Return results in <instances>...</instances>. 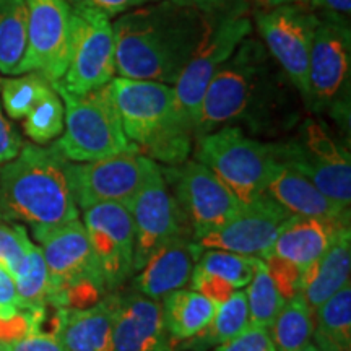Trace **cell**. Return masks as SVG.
Returning <instances> with one entry per match:
<instances>
[{
	"instance_id": "6da1fadb",
	"label": "cell",
	"mask_w": 351,
	"mask_h": 351,
	"mask_svg": "<svg viewBox=\"0 0 351 351\" xmlns=\"http://www.w3.org/2000/svg\"><path fill=\"white\" fill-rule=\"evenodd\" d=\"M208 28L200 10L171 0L132 8L112 23L116 73L174 85Z\"/></svg>"
},
{
	"instance_id": "7a4b0ae2",
	"label": "cell",
	"mask_w": 351,
	"mask_h": 351,
	"mask_svg": "<svg viewBox=\"0 0 351 351\" xmlns=\"http://www.w3.org/2000/svg\"><path fill=\"white\" fill-rule=\"evenodd\" d=\"M285 73L262 41L245 38L205 91L194 138L236 122L263 119L278 108Z\"/></svg>"
},
{
	"instance_id": "3957f363",
	"label": "cell",
	"mask_w": 351,
	"mask_h": 351,
	"mask_svg": "<svg viewBox=\"0 0 351 351\" xmlns=\"http://www.w3.org/2000/svg\"><path fill=\"white\" fill-rule=\"evenodd\" d=\"M0 219L29 225L33 236L78 219L67 160L52 145H23L0 168Z\"/></svg>"
},
{
	"instance_id": "277c9868",
	"label": "cell",
	"mask_w": 351,
	"mask_h": 351,
	"mask_svg": "<svg viewBox=\"0 0 351 351\" xmlns=\"http://www.w3.org/2000/svg\"><path fill=\"white\" fill-rule=\"evenodd\" d=\"M111 85L127 138L140 155L166 166L184 163L194 134L176 111L173 86L121 77H114Z\"/></svg>"
},
{
	"instance_id": "5b68a950",
	"label": "cell",
	"mask_w": 351,
	"mask_h": 351,
	"mask_svg": "<svg viewBox=\"0 0 351 351\" xmlns=\"http://www.w3.org/2000/svg\"><path fill=\"white\" fill-rule=\"evenodd\" d=\"M52 86L62 99L65 111L64 132L52 147L65 160L90 163L138 152L122 127L111 83L85 95L70 93L59 83H52Z\"/></svg>"
},
{
	"instance_id": "8992f818",
	"label": "cell",
	"mask_w": 351,
	"mask_h": 351,
	"mask_svg": "<svg viewBox=\"0 0 351 351\" xmlns=\"http://www.w3.org/2000/svg\"><path fill=\"white\" fill-rule=\"evenodd\" d=\"M195 161L212 171L241 205L265 194L278 160L274 143L249 137L238 125H226L195 138Z\"/></svg>"
},
{
	"instance_id": "52a82bcc",
	"label": "cell",
	"mask_w": 351,
	"mask_h": 351,
	"mask_svg": "<svg viewBox=\"0 0 351 351\" xmlns=\"http://www.w3.org/2000/svg\"><path fill=\"white\" fill-rule=\"evenodd\" d=\"M351 33L343 16H319L307 70L304 103L314 112H328L341 124L350 121Z\"/></svg>"
},
{
	"instance_id": "ba28073f",
	"label": "cell",
	"mask_w": 351,
	"mask_h": 351,
	"mask_svg": "<svg viewBox=\"0 0 351 351\" xmlns=\"http://www.w3.org/2000/svg\"><path fill=\"white\" fill-rule=\"evenodd\" d=\"M274 150L276 160L293 166L324 195L350 210V153L320 122L307 117L288 142L274 143Z\"/></svg>"
},
{
	"instance_id": "9c48e42d",
	"label": "cell",
	"mask_w": 351,
	"mask_h": 351,
	"mask_svg": "<svg viewBox=\"0 0 351 351\" xmlns=\"http://www.w3.org/2000/svg\"><path fill=\"white\" fill-rule=\"evenodd\" d=\"M252 28V20L244 13H232L215 26L210 25L205 38L176 80L173 86L176 111L192 134L210 82L231 59L239 44L251 36Z\"/></svg>"
},
{
	"instance_id": "30bf717a",
	"label": "cell",
	"mask_w": 351,
	"mask_h": 351,
	"mask_svg": "<svg viewBox=\"0 0 351 351\" xmlns=\"http://www.w3.org/2000/svg\"><path fill=\"white\" fill-rule=\"evenodd\" d=\"M116 75V41L109 16L85 3L72 5L69 65L60 86L73 95L101 88Z\"/></svg>"
},
{
	"instance_id": "8fae6325",
	"label": "cell",
	"mask_w": 351,
	"mask_h": 351,
	"mask_svg": "<svg viewBox=\"0 0 351 351\" xmlns=\"http://www.w3.org/2000/svg\"><path fill=\"white\" fill-rule=\"evenodd\" d=\"M317 23L319 15L306 3L275 7L256 15L262 44L302 101L307 96V70Z\"/></svg>"
},
{
	"instance_id": "7c38bea8",
	"label": "cell",
	"mask_w": 351,
	"mask_h": 351,
	"mask_svg": "<svg viewBox=\"0 0 351 351\" xmlns=\"http://www.w3.org/2000/svg\"><path fill=\"white\" fill-rule=\"evenodd\" d=\"M166 182L186 217L192 238L217 230L238 212L241 204L219 179L195 160L161 168Z\"/></svg>"
},
{
	"instance_id": "4fadbf2b",
	"label": "cell",
	"mask_w": 351,
	"mask_h": 351,
	"mask_svg": "<svg viewBox=\"0 0 351 351\" xmlns=\"http://www.w3.org/2000/svg\"><path fill=\"white\" fill-rule=\"evenodd\" d=\"M127 208L135 230L134 271L142 269L161 245L182 232H191L187 219L161 173V166L155 161Z\"/></svg>"
},
{
	"instance_id": "5bb4252c",
	"label": "cell",
	"mask_w": 351,
	"mask_h": 351,
	"mask_svg": "<svg viewBox=\"0 0 351 351\" xmlns=\"http://www.w3.org/2000/svg\"><path fill=\"white\" fill-rule=\"evenodd\" d=\"M83 225L104 293L119 289L134 274L135 230L129 208L99 204L83 210Z\"/></svg>"
},
{
	"instance_id": "9a60e30c",
	"label": "cell",
	"mask_w": 351,
	"mask_h": 351,
	"mask_svg": "<svg viewBox=\"0 0 351 351\" xmlns=\"http://www.w3.org/2000/svg\"><path fill=\"white\" fill-rule=\"evenodd\" d=\"M153 161L138 152L122 153L90 163L67 161V179L78 208L99 204L129 207L140 191Z\"/></svg>"
},
{
	"instance_id": "2e32d148",
	"label": "cell",
	"mask_w": 351,
	"mask_h": 351,
	"mask_svg": "<svg viewBox=\"0 0 351 351\" xmlns=\"http://www.w3.org/2000/svg\"><path fill=\"white\" fill-rule=\"evenodd\" d=\"M28 46L19 73L38 72L51 83L64 77L70 56L72 7L69 0H25Z\"/></svg>"
},
{
	"instance_id": "e0dca14e",
	"label": "cell",
	"mask_w": 351,
	"mask_h": 351,
	"mask_svg": "<svg viewBox=\"0 0 351 351\" xmlns=\"http://www.w3.org/2000/svg\"><path fill=\"white\" fill-rule=\"evenodd\" d=\"M289 217L291 215L287 210L263 194L254 202L241 205L226 223L195 239V243L202 251L218 249L262 258L271 251L280 228Z\"/></svg>"
},
{
	"instance_id": "ac0fdd59",
	"label": "cell",
	"mask_w": 351,
	"mask_h": 351,
	"mask_svg": "<svg viewBox=\"0 0 351 351\" xmlns=\"http://www.w3.org/2000/svg\"><path fill=\"white\" fill-rule=\"evenodd\" d=\"M112 351H173L160 301L137 291L119 295Z\"/></svg>"
},
{
	"instance_id": "d6986e66",
	"label": "cell",
	"mask_w": 351,
	"mask_h": 351,
	"mask_svg": "<svg viewBox=\"0 0 351 351\" xmlns=\"http://www.w3.org/2000/svg\"><path fill=\"white\" fill-rule=\"evenodd\" d=\"M202 247L191 232H182L161 245L135 275L132 287L140 295L152 300L163 298L191 282L192 271L202 256Z\"/></svg>"
},
{
	"instance_id": "ffe728a7",
	"label": "cell",
	"mask_w": 351,
	"mask_h": 351,
	"mask_svg": "<svg viewBox=\"0 0 351 351\" xmlns=\"http://www.w3.org/2000/svg\"><path fill=\"white\" fill-rule=\"evenodd\" d=\"M119 293H109L80 309H56L52 333L69 351H112V328Z\"/></svg>"
},
{
	"instance_id": "44dd1931",
	"label": "cell",
	"mask_w": 351,
	"mask_h": 351,
	"mask_svg": "<svg viewBox=\"0 0 351 351\" xmlns=\"http://www.w3.org/2000/svg\"><path fill=\"white\" fill-rule=\"evenodd\" d=\"M345 228H350V221L289 217L269 254L304 271L330 249Z\"/></svg>"
},
{
	"instance_id": "7402d4cb",
	"label": "cell",
	"mask_w": 351,
	"mask_h": 351,
	"mask_svg": "<svg viewBox=\"0 0 351 351\" xmlns=\"http://www.w3.org/2000/svg\"><path fill=\"white\" fill-rule=\"evenodd\" d=\"M265 195L287 210L291 217H307L350 221V210L324 195L306 176L283 161H278Z\"/></svg>"
},
{
	"instance_id": "603a6c76",
	"label": "cell",
	"mask_w": 351,
	"mask_h": 351,
	"mask_svg": "<svg viewBox=\"0 0 351 351\" xmlns=\"http://www.w3.org/2000/svg\"><path fill=\"white\" fill-rule=\"evenodd\" d=\"M350 274L351 236L350 228H345L337 236L330 249L317 262L302 271L300 295L314 313L322 302L350 283Z\"/></svg>"
},
{
	"instance_id": "cb8c5ba5",
	"label": "cell",
	"mask_w": 351,
	"mask_h": 351,
	"mask_svg": "<svg viewBox=\"0 0 351 351\" xmlns=\"http://www.w3.org/2000/svg\"><path fill=\"white\" fill-rule=\"evenodd\" d=\"M163 317L171 340L186 341L208 327L218 306L189 289H176L163 298Z\"/></svg>"
},
{
	"instance_id": "d4e9b609",
	"label": "cell",
	"mask_w": 351,
	"mask_h": 351,
	"mask_svg": "<svg viewBox=\"0 0 351 351\" xmlns=\"http://www.w3.org/2000/svg\"><path fill=\"white\" fill-rule=\"evenodd\" d=\"M314 345L320 351H351V285L314 311Z\"/></svg>"
},
{
	"instance_id": "484cf974",
	"label": "cell",
	"mask_w": 351,
	"mask_h": 351,
	"mask_svg": "<svg viewBox=\"0 0 351 351\" xmlns=\"http://www.w3.org/2000/svg\"><path fill=\"white\" fill-rule=\"evenodd\" d=\"M28 46L25 0H0V73L15 77Z\"/></svg>"
},
{
	"instance_id": "4316f807",
	"label": "cell",
	"mask_w": 351,
	"mask_h": 351,
	"mask_svg": "<svg viewBox=\"0 0 351 351\" xmlns=\"http://www.w3.org/2000/svg\"><path fill=\"white\" fill-rule=\"evenodd\" d=\"M269 332L275 351H298L311 343L314 333V313L300 293L285 301Z\"/></svg>"
},
{
	"instance_id": "83f0119b",
	"label": "cell",
	"mask_w": 351,
	"mask_h": 351,
	"mask_svg": "<svg viewBox=\"0 0 351 351\" xmlns=\"http://www.w3.org/2000/svg\"><path fill=\"white\" fill-rule=\"evenodd\" d=\"M249 326L251 324H249L245 293L243 289H236L223 304L218 306L217 314L208 327L186 341H191V345L197 350H207L234 339Z\"/></svg>"
},
{
	"instance_id": "f1b7e54d",
	"label": "cell",
	"mask_w": 351,
	"mask_h": 351,
	"mask_svg": "<svg viewBox=\"0 0 351 351\" xmlns=\"http://www.w3.org/2000/svg\"><path fill=\"white\" fill-rule=\"evenodd\" d=\"M245 300H247L249 324L254 327L269 328L274 324L280 311L285 304V298L271 278L265 262L258 258L256 271L252 280L245 289Z\"/></svg>"
},
{
	"instance_id": "f546056e",
	"label": "cell",
	"mask_w": 351,
	"mask_h": 351,
	"mask_svg": "<svg viewBox=\"0 0 351 351\" xmlns=\"http://www.w3.org/2000/svg\"><path fill=\"white\" fill-rule=\"evenodd\" d=\"M52 90V83L38 72L0 78V95L7 116L20 121Z\"/></svg>"
},
{
	"instance_id": "4dcf8cb0",
	"label": "cell",
	"mask_w": 351,
	"mask_h": 351,
	"mask_svg": "<svg viewBox=\"0 0 351 351\" xmlns=\"http://www.w3.org/2000/svg\"><path fill=\"white\" fill-rule=\"evenodd\" d=\"M13 282H15L16 295H19L20 309L47 307L51 285L41 247L33 245Z\"/></svg>"
},
{
	"instance_id": "1f68e13d",
	"label": "cell",
	"mask_w": 351,
	"mask_h": 351,
	"mask_svg": "<svg viewBox=\"0 0 351 351\" xmlns=\"http://www.w3.org/2000/svg\"><path fill=\"white\" fill-rule=\"evenodd\" d=\"M64 103L52 86L47 95L34 104L23 117V130L36 145H46L59 138L64 132Z\"/></svg>"
},
{
	"instance_id": "d6a6232c",
	"label": "cell",
	"mask_w": 351,
	"mask_h": 351,
	"mask_svg": "<svg viewBox=\"0 0 351 351\" xmlns=\"http://www.w3.org/2000/svg\"><path fill=\"white\" fill-rule=\"evenodd\" d=\"M258 257H247L241 254L208 249L202 252L195 269L219 276L234 289H243L252 280Z\"/></svg>"
},
{
	"instance_id": "836d02e7",
	"label": "cell",
	"mask_w": 351,
	"mask_h": 351,
	"mask_svg": "<svg viewBox=\"0 0 351 351\" xmlns=\"http://www.w3.org/2000/svg\"><path fill=\"white\" fill-rule=\"evenodd\" d=\"M33 245L28 231L21 223L0 219V269L5 270L13 280Z\"/></svg>"
},
{
	"instance_id": "e575fe53",
	"label": "cell",
	"mask_w": 351,
	"mask_h": 351,
	"mask_svg": "<svg viewBox=\"0 0 351 351\" xmlns=\"http://www.w3.org/2000/svg\"><path fill=\"white\" fill-rule=\"evenodd\" d=\"M262 261L265 262L267 269H269L276 288L280 289V293H282L285 300H289V298H293L300 293L301 276H302L301 269H298V267L291 265V263L282 261V258L271 256V254L263 256Z\"/></svg>"
},
{
	"instance_id": "d590c367",
	"label": "cell",
	"mask_w": 351,
	"mask_h": 351,
	"mask_svg": "<svg viewBox=\"0 0 351 351\" xmlns=\"http://www.w3.org/2000/svg\"><path fill=\"white\" fill-rule=\"evenodd\" d=\"M215 351H275V346L267 328L249 326L234 339L218 345Z\"/></svg>"
},
{
	"instance_id": "8d00e7d4",
	"label": "cell",
	"mask_w": 351,
	"mask_h": 351,
	"mask_svg": "<svg viewBox=\"0 0 351 351\" xmlns=\"http://www.w3.org/2000/svg\"><path fill=\"white\" fill-rule=\"evenodd\" d=\"M189 283L192 285V291L205 296L217 306L223 304V302L236 291V289L223 278L210 275L207 271L199 269H194V271H192L191 282Z\"/></svg>"
},
{
	"instance_id": "74e56055",
	"label": "cell",
	"mask_w": 351,
	"mask_h": 351,
	"mask_svg": "<svg viewBox=\"0 0 351 351\" xmlns=\"http://www.w3.org/2000/svg\"><path fill=\"white\" fill-rule=\"evenodd\" d=\"M2 351H69L65 345L60 341L56 333L43 330H34L23 339H19L10 343L0 345Z\"/></svg>"
},
{
	"instance_id": "f35d334b",
	"label": "cell",
	"mask_w": 351,
	"mask_h": 351,
	"mask_svg": "<svg viewBox=\"0 0 351 351\" xmlns=\"http://www.w3.org/2000/svg\"><path fill=\"white\" fill-rule=\"evenodd\" d=\"M21 148H23L21 135L10 124V121L3 116L2 106H0V165L13 160Z\"/></svg>"
},
{
	"instance_id": "ab89813d",
	"label": "cell",
	"mask_w": 351,
	"mask_h": 351,
	"mask_svg": "<svg viewBox=\"0 0 351 351\" xmlns=\"http://www.w3.org/2000/svg\"><path fill=\"white\" fill-rule=\"evenodd\" d=\"M70 2L85 3V5H90L96 8V10L103 12L106 16H116L132 10V8L158 2V0H70Z\"/></svg>"
},
{
	"instance_id": "60d3db41",
	"label": "cell",
	"mask_w": 351,
	"mask_h": 351,
	"mask_svg": "<svg viewBox=\"0 0 351 351\" xmlns=\"http://www.w3.org/2000/svg\"><path fill=\"white\" fill-rule=\"evenodd\" d=\"M20 311L15 282L5 270L0 269V317H10Z\"/></svg>"
},
{
	"instance_id": "b9f144b4",
	"label": "cell",
	"mask_w": 351,
	"mask_h": 351,
	"mask_svg": "<svg viewBox=\"0 0 351 351\" xmlns=\"http://www.w3.org/2000/svg\"><path fill=\"white\" fill-rule=\"evenodd\" d=\"M315 10L324 12V15L348 16L351 10V0H311Z\"/></svg>"
},
{
	"instance_id": "7bdbcfd3",
	"label": "cell",
	"mask_w": 351,
	"mask_h": 351,
	"mask_svg": "<svg viewBox=\"0 0 351 351\" xmlns=\"http://www.w3.org/2000/svg\"><path fill=\"white\" fill-rule=\"evenodd\" d=\"M176 5L181 7H191L195 10H212V8L221 7L223 3H226L228 0H171Z\"/></svg>"
},
{
	"instance_id": "ee69618b",
	"label": "cell",
	"mask_w": 351,
	"mask_h": 351,
	"mask_svg": "<svg viewBox=\"0 0 351 351\" xmlns=\"http://www.w3.org/2000/svg\"><path fill=\"white\" fill-rule=\"evenodd\" d=\"M263 10H270L275 7H283V5H295V3H306V0H256Z\"/></svg>"
},
{
	"instance_id": "f6af8a7d",
	"label": "cell",
	"mask_w": 351,
	"mask_h": 351,
	"mask_svg": "<svg viewBox=\"0 0 351 351\" xmlns=\"http://www.w3.org/2000/svg\"><path fill=\"white\" fill-rule=\"evenodd\" d=\"M298 351H320V350L313 343V341H311V343H307L306 346H302V348L298 350Z\"/></svg>"
},
{
	"instance_id": "bcb514c9",
	"label": "cell",
	"mask_w": 351,
	"mask_h": 351,
	"mask_svg": "<svg viewBox=\"0 0 351 351\" xmlns=\"http://www.w3.org/2000/svg\"><path fill=\"white\" fill-rule=\"evenodd\" d=\"M0 351H2V350H0Z\"/></svg>"
}]
</instances>
